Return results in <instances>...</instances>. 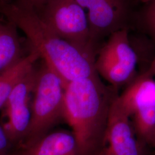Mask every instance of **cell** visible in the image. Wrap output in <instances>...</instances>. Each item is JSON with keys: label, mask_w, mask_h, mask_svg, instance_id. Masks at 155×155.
Masks as SVG:
<instances>
[{"label": "cell", "mask_w": 155, "mask_h": 155, "mask_svg": "<svg viewBox=\"0 0 155 155\" xmlns=\"http://www.w3.org/2000/svg\"><path fill=\"white\" fill-rule=\"evenodd\" d=\"M0 14L25 33L40 59L58 75L64 85L98 74L95 68V51L80 48L60 38L32 9L0 4Z\"/></svg>", "instance_id": "cell-1"}, {"label": "cell", "mask_w": 155, "mask_h": 155, "mask_svg": "<svg viewBox=\"0 0 155 155\" xmlns=\"http://www.w3.org/2000/svg\"><path fill=\"white\" fill-rule=\"evenodd\" d=\"M117 89L106 86L99 75L64 86V121L72 129L78 155H95L103 144L111 105Z\"/></svg>", "instance_id": "cell-2"}, {"label": "cell", "mask_w": 155, "mask_h": 155, "mask_svg": "<svg viewBox=\"0 0 155 155\" xmlns=\"http://www.w3.org/2000/svg\"><path fill=\"white\" fill-rule=\"evenodd\" d=\"M64 86L61 78L43 61L36 68L31 121L21 144L17 148L33 144L64 121Z\"/></svg>", "instance_id": "cell-3"}, {"label": "cell", "mask_w": 155, "mask_h": 155, "mask_svg": "<svg viewBox=\"0 0 155 155\" xmlns=\"http://www.w3.org/2000/svg\"><path fill=\"white\" fill-rule=\"evenodd\" d=\"M35 12L60 38L80 48L95 51L86 13L75 0H48Z\"/></svg>", "instance_id": "cell-4"}, {"label": "cell", "mask_w": 155, "mask_h": 155, "mask_svg": "<svg viewBox=\"0 0 155 155\" xmlns=\"http://www.w3.org/2000/svg\"><path fill=\"white\" fill-rule=\"evenodd\" d=\"M137 56L130 45L127 29L111 33L95 59L97 72L117 89L135 78Z\"/></svg>", "instance_id": "cell-5"}, {"label": "cell", "mask_w": 155, "mask_h": 155, "mask_svg": "<svg viewBox=\"0 0 155 155\" xmlns=\"http://www.w3.org/2000/svg\"><path fill=\"white\" fill-rule=\"evenodd\" d=\"M36 81V67L12 90L1 109V124L13 147L18 148L27 132L31 118V102Z\"/></svg>", "instance_id": "cell-6"}, {"label": "cell", "mask_w": 155, "mask_h": 155, "mask_svg": "<svg viewBox=\"0 0 155 155\" xmlns=\"http://www.w3.org/2000/svg\"><path fill=\"white\" fill-rule=\"evenodd\" d=\"M111 105L105 136L95 155H147V145L137 137L130 117L117 100Z\"/></svg>", "instance_id": "cell-7"}, {"label": "cell", "mask_w": 155, "mask_h": 155, "mask_svg": "<svg viewBox=\"0 0 155 155\" xmlns=\"http://www.w3.org/2000/svg\"><path fill=\"white\" fill-rule=\"evenodd\" d=\"M85 11L91 39L94 45L100 39L124 27L127 9L123 0H75Z\"/></svg>", "instance_id": "cell-8"}, {"label": "cell", "mask_w": 155, "mask_h": 155, "mask_svg": "<svg viewBox=\"0 0 155 155\" xmlns=\"http://www.w3.org/2000/svg\"><path fill=\"white\" fill-rule=\"evenodd\" d=\"M9 155H78L73 133L66 130L48 133L33 144L12 150Z\"/></svg>", "instance_id": "cell-9"}, {"label": "cell", "mask_w": 155, "mask_h": 155, "mask_svg": "<svg viewBox=\"0 0 155 155\" xmlns=\"http://www.w3.org/2000/svg\"><path fill=\"white\" fill-rule=\"evenodd\" d=\"M39 59L38 52L32 48L28 55L24 56L15 64L0 71V110L17 83L32 70Z\"/></svg>", "instance_id": "cell-10"}, {"label": "cell", "mask_w": 155, "mask_h": 155, "mask_svg": "<svg viewBox=\"0 0 155 155\" xmlns=\"http://www.w3.org/2000/svg\"><path fill=\"white\" fill-rule=\"evenodd\" d=\"M17 29L15 24L0 18V71L23 57Z\"/></svg>", "instance_id": "cell-11"}, {"label": "cell", "mask_w": 155, "mask_h": 155, "mask_svg": "<svg viewBox=\"0 0 155 155\" xmlns=\"http://www.w3.org/2000/svg\"><path fill=\"white\" fill-rule=\"evenodd\" d=\"M131 118L137 138L147 145H150L155 130V98L139 107Z\"/></svg>", "instance_id": "cell-12"}, {"label": "cell", "mask_w": 155, "mask_h": 155, "mask_svg": "<svg viewBox=\"0 0 155 155\" xmlns=\"http://www.w3.org/2000/svg\"><path fill=\"white\" fill-rule=\"evenodd\" d=\"M144 27L155 43V0H148L143 13Z\"/></svg>", "instance_id": "cell-13"}, {"label": "cell", "mask_w": 155, "mask_h": 155, "mask_svg": "<svg viewBox=\"0 0 155 155\" xmlns=\"http://www.w3.org/2000/svg\"><path fill=\"white\" fill-rule=\"evenodd\" d=\"M48 0H0V4L21 6L37 11Z\"/></svg>", "instance_id": "cell-14"}, {"label": "cell", "mask_w": 155, "mask_h": 155, "mask_svg": "<svg viewBox=\"0 0 155 155\" xmlns=\"http://www.w3.org/2000/svg\"><path fill=\"white\" fill-rule=\"evenodd\" d=\"M13 150V147L11 142L0 124V155L8 153Z\"/></svg>", "instance_id": "cell-15"}, {"label": "cell", "mask_w": 155, "mask_h": 155, "mask_svg": "<svg viewBox=\"0 0 155 155\" xmlns=\"http://www.w3.org/2000/svg\"><path fill=\"white\" fill-rule=\"evenodd\" d=\"M147 71L153 77H155V59L153 60V61H152V63H150V65Z\"/></svg>", "instance_id": "cell-16"}, {"label": "cell", "mask_w": 155, "mask_h": 155, "mask_svg": "<svg viewBox=\"0 0 155 155\" xmlns=\"http://www.w3.org/2000/svg\"><path fill=\"white\" fill-rule=\"evenodd\" d=\"M150 145L155 147V130L154 133L153 134V135H152V137L151 138V140H150Z\"/></svg>", "instance_id": "cell-17"}, {"label": "cell", "mask_w": 155, "mask_h": 155, "mask_svg": "<svg viewBox=\"0 0 155 155\" xmlns=\"http://www.w3.org/2000/svg\"><path fill=\"white\" fill-rule=\"evenodd\" d=\"M0 155H9V153H6V154H1Z\"/></svg>", "instance_id": "cell-18"}]
</instances>
